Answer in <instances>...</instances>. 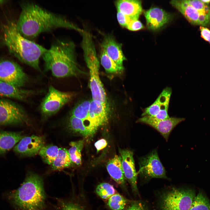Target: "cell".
I'll use <instances>...</instances> for the list:
<instances>
[{"label":"cell","instance_id":"cell-1","mask_svg":"<svg viewBox=\"0 0 210 210\" xmlns=\"http://www.w3.org/2000/svg\"><path fill=\"white\" fill-rule=\"evenodd\" d=\"M22 10L17 22V28L25 38L31 40L41 33L58 28L76 30L81 33V29L65 17L50 11L32 2H26Z\"/></svg>","mask_w":210,"mask_h":210},{"label":"cell","instance_id":"cell-2","mask_svg":"<svg viewBox=\"0 0 210 210\" xmlns=\"http://www.w3.org/2000/svg\"><path fill=\"white\" fill-rule=\"evenodd\" d=\"M76 46L71 41L58 40L43 55L46 69L57 78L76 76L83 73L76 61Z\"/></svg>","mask_w":210,"mask_h":210},{"label":"cell","instance_id":"cell-3","mask_svg":"<svg viewBox=\"0 0 210 210\" xmlns=\"http://www.w3.org/2000/svg\"><path fill=\"white\" fill-rule=\"evenodd\" d=\"M1 31L3 42L10 52L21 62L41 71L40 59L48 49L22 36L14 22L3 24Z\"/></svg>","mask_w":210,"mask_h":210},{"label":"cell","instance_id":"cell-4","mask_svg":"<svg viewBox=\"0 0 210 210\" xmlns=\"http://www.w3.org/2000/svg\"><path fill=\"white\" fill-rule=\"evenodd\" d=\"M42 178L30 172L20 186L10 192L9 197L19 210H51Z\"/></svg>","mask_w":210,"mask_h":210},{"label":"cell","instance_id":"cell-5","mask_svg":"<svg viewBox=\"0 0 210 210\" xmlns=\"http://www.w3.org/2000/svg\"><path fill=\"white\" fill-rule=\"evenodd\" d=\"M85 60L89 69V87L92 100L99 101L108 107L106 93L99 76V62L91 35L83 36L81 43Z\"/></svg>","mask_w":210,"mask_h":210},{"label":"cell","instance_id":"cell-6","mask_svg":"<svg viewBox=\"0 0 210 210\" xmlns=\"http://www.w3.org/2000/svg\"><path fill=\"white\" fill-rule=\"evenodd\" d=\"M195 196L193 190L173 188L162 196L160 210H188Z\"/></svg>","mask_w":210,"mask_h":210},{"label":"cell","instance_id":"cell-7","mask_svg":"<svg viewBox=\"0 0 210 210\" xmlns=\"http://www.w3.org/2000/svg\"><path fill=\"white\" fill-rule=\"evenodd\" d=\"M74 96V93L72 92L62 91L50 86L46 95L40 105L42 114L46 117L55 114L70 102Z\"/></svg>","mask_w":210,"mask_h":210},{"label":"cell","instance_id":"cell-8","mask_svg":"<svg viewBox=\"0 0 210 210\" xmlns=\"http://www.w3.org/2000/svg\"><path fill=\"white\" fill-rule=\"evenodd\" d=\"M29 118L24 110L10 100L0 99V125L27 124Z\"/></svg>","mask_w":210,"mask_h":210},{"label":"cell","instance_id":"cell-9","mask_svg":"<svg viewBox=\"0 0 210 210\" xmlns=\"http://www.w3.org/2000/svg\"><path fill=\"white\" fill-rule=\"evenodd\" d=\"M28 78L17 63L8 60L0 61V81L21 88L28 80Z\"/></svg>","mask_w":210,"mask_h":210},{"label":"cell","instance_id":"cell-10","mask_svg":"<svg viewBox=\"0 0 210 210\" xmlns=\"http://www.w3.org/2000/svg\"><path fill=\"white\" fill-rule=\"evenodd\" d=\"M139 173L146 178H167L165 170L159 157L157 150H153L140 158Z\"/></svg>","mask_w":210,"mask_h":210},{"label":"cell","instance_id":"cell-11","mask_svg":"<svg viewBox=\"0 0 210 210\" xmlns=\"http://www.w3.org/2000/svg\"><path fill=\"white\" fill-rule=\"evenodd\" d=\"M172 93L170 88H165L154 102L145 109L141 116H148L157 120L169 118L168 111Z\"/></svg>","mask_w":210,"mask_h":210},{"label":"cell","instance_id":"cell-12","mask_svg":"<svg viewBox=\"0 0 210 210\" xmlns=\"http://www.w3.org/2000/svg\"><path fill=\"white\" fill-rule=\"evenodd\" d=\"M109 107L96 100H91L88 116L87 128L90 135L94 133L98 127L104 124L108 119Z\"/></svg>","mask_w":210,"mask_h":210},{"label":"cell","instance_id":"cell-13","mask_svg":"<svg viewBox=\"0 0 210 210\" xmlns=\"http://www.w3.org/2000/svg\"><path fill=\"white\" fill-rule=\"evenodd\" d=\"M170 3L192 24L204 26L210 24V15L198 10L183 0H172Z\"/></svg>","mask_w":210,"mask_h":210},{"label":"cell","instance_id":"cell-14","mask_svg":"<svg viewBox=\"0 0 210 210\" xmlns=\"http://www.w3.org/2000/svg\"><path fill=\"white\" fill-rule=\"evenodd\" d=\"M184 120L185 119L183 118L175 117H169L164 120H157L150 117L145 116L139 118L137 122L146 124L153 127L167 141L173 128Z\"/></svg>","mask_w":210,"mask_h":210},{"label":"cell","instance_id":"cell-15","mask_svg":"<svg viewBox=\"0 0 210 210\" xmlns=\"http://www.w3.org/2000/svg\"><path fill=\"white\" fill-rule=\"evenodd\" d=\"M44 143V137L33 135L23 137L14 147L13 150L21 155L33 156L39 153Z\"/></svg>","mask_w":210,"mask_h":210},{"label":"cell","instance_id":"cell-16","mask_svg":"<svg viewBox=\"0 0 210 210\" xmlns=\"http://www.w3.org/2000/svg\"><path fill=\"white\" fill-rule=\"evenodd\" d=\"M122 168L125 178L130 183L133 191L138 194L137 185V173L135 167L133 153L127 149H120Z\"/></svg>","mask_w":210,"mask_h":210},{"label":"cell","instance_id":"cell-17","mask_svg":"<svg viewBox=\"0 0 210 210\" xmlns=\"http://www.w3.org/2000/svg\"><path fill=\"white\" fill-rule=\"evenodd\" d=\"M102 49L118 66L124 67L126 60L123 52L121 44L117 42L111 35H105L101 44Z\"/></svg>","mask_w":210,"mask_h":210},{"label":"cell","instance_id":"cell-18","mask_svg":"<svg viewBox=\"0 0 210 210\" xmlns=\"http://www.w3.org/2000/svg\"><path fill=\"white\" fill-rule=\"evenodd\" d=\"M148 28L153 30H158L168 23L171 15L158 7L151 8L144 12Z\"/></svg>","mask_w":210,"mask_h":210},{"label":"cell","instance_id":"cell-19","mask_svg":"<svg viewBox=\"0 0 210 210\" xmlns=\"http://www.w3.org/2000/svg\"><path fill=\"white\" fill-rule=\"evenodd\" d=\"M115 5L117 11L129 17L132 20H138L141 14V2L138 0H119Z\"/></svg>","mask_w":210,"mask_h":210},{"label":"cell","instance_id":"cell-20","mask_svg":"<svg viewBox=\"0 0 210 210\" xmlns=\"http://www.w3.org/2000/svg\"><path fill=\"white\" fill-rule=\"evenodd\" d=\"M34 91L21 88L0 81V97L24 100L32 95Z\"/></svg>","mask_w":210,"mask_h":210},{"label":"cell","instance_id":"cell-21","mask_svg":"<svg viewBox=\"0 0 210 210\" xmlns=\"http://www.w3.org/2000/svg\"><path fill=\"white\" fill-rule=\"evenodd\" d=\"M107 171L111 177L122 188H125V177L122 167L121 157L116 155L106 165Z\"/></svg>","mask_w":210,"mask_h":210},{"label":"cell","instance_id":"cell-22","mask_svg":"<svg viewBox=\"0 0 210 210\" xmlns=\"http://www.w3.org/2000/svg\"><path fill=\"white\" fill-rule=\"evenodd\" d=\"M23 137L21 132L0 131V154L10 150Z\"/></svg>","mask_w":210,"mask_h":210},{"label":"cell","instance_id":"cell-23","mask_svg":"<svg viewBox=\"0 0 210 210\" xmlns=\"http://www.w3.org/2000/svg\"><path fill=\"white\" fill-rule=\"evenodd\" d=\"M73 163L70 158L68 150L64 148H60L51 164V168L53 171H60L70 167Z\"/></svg>","mask_w":210,"mask_h":210},{"label":"cell","instance_id":"cell-24","mask_svg":"<svg viewBox=\"0 0 210 210\" xmlns=\"http://www.w3.org/2000/svg\"><path fill=\"white\" fill-rule=\"evenodd\" d=\"M55 207L57 210H85L79 202L73 198H57Z\"/></svg>","mask_w":210,"mask_h":210},{"label":"cell","instance_id":"cell-25","mask_svg":"<svg viewBox=\"0 0 210 210\" xmlns=\"http://www.w3.org/2000/svg\"><path fill=\"white\" fill-rule=\"evenodd\" d=\"M100 57L101 63L107 72L111 74H117L121 72L124 70V67L118 66L102 49Z\"/></svg>","mask_w":210,"mask_h":210},{"label":"cell","instance_id":"cell-26","mask_svg":"<svg viewBox=\"0 0 210 210\" xmlns=\"http://www.w3.org/2000/svg\"><path fill=\"white\" fill-rule=\"evenodd\" d=\"M84 141L80 140L72 141L69 145L71 146L68 150L71 160L73 163L78 165L81 164V151L83 148Z\"/></svg>","mask_w":210,"mask_h":210},{"label":"cell","instance_id":"cell-27","mask_svg":"<svg viewBox=\"0 0 210 210\" xmlns=\"http://www.w3.org/2000/svg\"><path fill=\"white\" fill-rule=\"evenodd\" d=\"M59 149L57 146L52 145L44 146L38 153L45 163L51 165L58 154Z\"/></svg>","mask_w":210,"mask_h":210},{"label":"cell","instance_id":"cell-28","mask_svg":"<svg viewBox=\"0 0 210 210\" xmlns=\"http://www.w3.org/2000/svg\"><path fill=\"white\" fill-rule=\"evenodd\" d=\"M68 123L69 129L73 132L79 133L84 136L90 135L83 120L70 115Z\"/></svg>","mask_w":210,"mask_h":210},{"label":"cell","instance_id":"cell-29","mask_svg":"<svg viewBox=\"0 0 210 210\" xmlns=\"http://www.w3.org/2000/svg\"><path fill=\"white\" fill-rule=\"evenodd\" d=\"M90 102L85 100L73 108L70 115L85 121L88 116Z\"/></svg>","mask_w":210,"mask_h":210},{"label":"cell","instance_id":"cell-30","mask_svg":"<svg viewBox=\"0 0 210 210\" xmlns=\"http://www.w3.org/2000/svg\"><path fill=\"white\" fill-rule=\"evenodd\" d=\"M188 210H210V203L207 197L200 192L195 196Z\"/></svg>","mask_w":210,"mask_h":210},{"label":"cell","instance_id":"cell-31","mask_svg":"<svg viewBox=\"0 0 210 210\" xmlns=\"http://www.w3.org/2000/svg\"><path fill=\"white\" fill-rule=\"evenodd\" d=\"M126 204L127 200L123 196L116 193L108 199L107 205L112 210H123Z\"/></svg>","mask_w":210,"mask_h":210},{"label":"cell","instance_id":"cell-32","mask_svg":"<svg viewBox=\"0 0 210 210\" xmlns=\"http://www.w3.org/2000/svg\"><path fill=\"white\" fill-rule=\"evenodd\" d=\"M96 192L102 199H107L115 194L116 190L113 186L110 184L102 183L97 186Z\"/></svg>","mask_w":210,"mask_h":210},{"label":"cell","instance_id":"cell-33","mask_svg":"<svg viewBox=\"0 0 210 210\" xmlns=\"http://www.w3.org/2000/svg\"><path fill=\"white\" fill-rule=\"evenodd\" d=\"M187 4L191 6L201 12L210 15V6L201 0H183Z\"/></svg>","mask_w":210,"mask_h":210},{"label":"cell","instance_id":"cell-34","mask_svg":"<svg viewBox=\"0 0 210 210\" xmlns=\"http://www.w3.org/2000/svg\"><path fill=\"white\" fill-rule=\"evenodd\" d=\"M143 27L142 23L138 20H132L126 27L128 30L132 31L139 30Z\"/></svg>","mask_w":210,"mask_h":210},{"label":"cell","instance_id":"cell-35","mask_svg":"<svg viewBox=\"0 0 210 210\" xmlns=\"http://www.w3.org/2000/svg\"><path fill=\"white\" fill-rule=\"evenodd\" d=\"M117 17L119 24L123 27L126 28L132 20L129 17L119 11H117Z\"/></svg>","mask_w":210,"mask_h":210},{"label":"cell","instance_id":"cell-36","mask_svg":"<svg viewBox=\"0 0 210 210\" xmlns=\"http://www.w3.org/2000/svg\"><path fill=\"white\" fill-rule=\"evenodd\" d=\"M126 210H147L145 205L140 202L132 203Z\"/></svg>","mask_w":210,"mask_h":210},{"label":"cell","instance_id":"cell-37","mask_svg":"<svg viewBox=\"0 0 210 210\" xmlns=\"http://www.w3.org/2000/svg\"><path fill=\"white\" fill-rule=\"evenodd\" d=\"M201 37L205 41L210 43V30L204 26L200 27Z\"/></svg>","mask_w":210,"mask_h":210},{"label":"cell","instance_id":"cell-38","mask_svg":"<svg viewBox=\"0 0 210 210\" xmlns=\"http://www.w3.org/2000/svg\"><path fill=\"white\" fill-rule=\"evenodd\" d=\"M107 144L106 141L104 139H102L97 141L94 144L97 151L99 152L103 149L106 147Z\"/></svg>","mask_w":210,"mask_h":210},{"label":"cell","instance_id":"cell-39","mask_svg":"<svg viewBox=\"0 0 210 210\" xmlns=\"http://www.w3.org/2000/svg\"><path fill=\"white\" fill-rule=\"evenodd\" d=\"M201 1L204 3L208 4L210 3V0H202Z\"/></svg>","mask_w":210,"mask_h":210},{"label":"cell","instance_id":"cell-40","mask_svg":"<svg viewBox=\"0 0 210 210\" xmlns=\"http://www.w3.org/2000/svg\"><path fill=\"white\" fill-rule=\"evenodd\" d=\"M5 2V1L0 0V5L3 4Z\"/></svg>","mask_w":210,"mask_h":210}]
</instances>
